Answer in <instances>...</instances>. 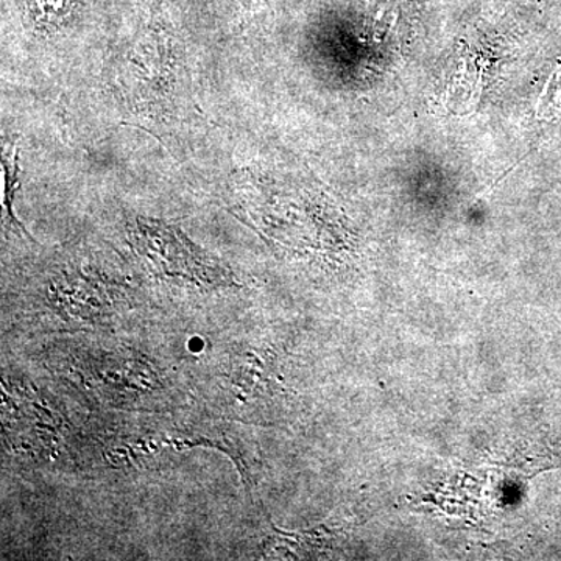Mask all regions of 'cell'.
Listing matches in <instances>:
<instances>
[{
	"label": "cell",
	"mask_w": 561,
	"mask_h": 561,
	"mask_svg": "<svg viewBox=\"0 0 561 561\" xmlns=\"http://www.w3.org/2000/svg\"><path fill=\"white\" fill-rule=\"evenodd\" d=\"M136 253L158 275L203 286L232 284L234 276L219 261L198 249L175 227L161 220L136 219L130 228Z\"/></svg>",
	"instance_id": "cell-1"
}]
</instances>
